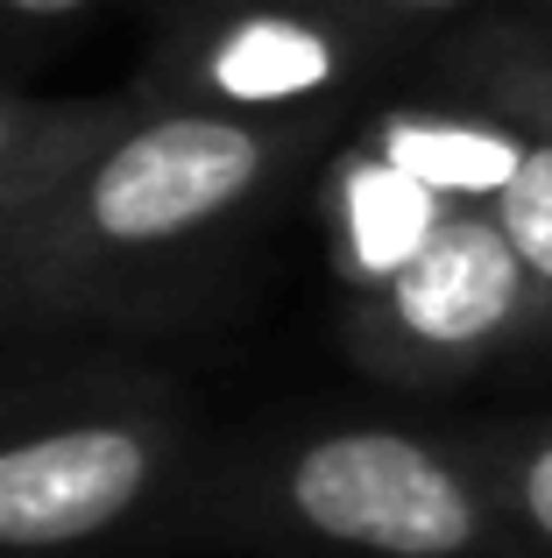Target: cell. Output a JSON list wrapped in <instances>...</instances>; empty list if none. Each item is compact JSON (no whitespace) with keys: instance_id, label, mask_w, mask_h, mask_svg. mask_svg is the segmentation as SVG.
<instances>
[{"instance_id":"30bf717a","label":"cell","mask_w":552,"mask_h":558,"mask_svg":"<svg viewBox=\"0 0 552 558\" xmlns=\"http://www.w3.org/2000/svg\"><path fill=\"white\" fill-rule=\"evenodd\" d=\"M511 509L539 545H552V432L511 466Z\"/></svg>"},{"instance_id":"7a4b0ae2","label":"cell","mask_w":552,"mask_h":558,"mask_svg":"<svg viewBox=\"0 0 552 558\" xmlns=\"http://www.w3.org/2000/svg\"><path fill=\"white\" fill-rule=\"evenodd\" d=\"M375 312H383L389 354L418 368H460L545 318L552 304L489 205H446L425 247L375 283Z\"/></svg>"},{"instance_id":"277c9868","label":"cell","mask_w":552,"mask_h":558,"mask_svg":"<svg viewBox=\"0 0 552 558\" xmlns=\"http://www.w3.org/2000/svg\"><path fill=\"white\" fill-rule=\"evenodd\" d=\"M156 474L135 424H64L0 446V545L50 551L121 523Z\"/></svg>"},{"instance_id":"7c38bea8","label":"cell","mask_w":552,"mask_h":558,"mask_svg":"<svg viewBox=\"0 0 552 558\" xmlns=\"http://www.w3.org/2000/svg\"><path fill=\"white\" fill-rule=\"evenodd\" d=\"M383 8H418V14H446V8H468V0H383Z\"/></svg>"},{"instance_id":"52a82bcc","label":"cell","mask_w":552,"mask_h":558,"mask_svg":"<svg viewBox=\"0 0 552 558\" xmlns=\"http://www.w3.org/2000/svg\"><path fill=\"white\" fill-rule=\"evenodd\" d=\"M326 78H333V43L304 22H284V14H255V22L227 28L213 50V85L227 99H255V107L304 99Z\"/></svg>"},{"instance_id":"6da1fadb","label":"cell","mask_w":552,"mask_h":558,"mask_svg":"<svg viewBox=\"0 0 552 558\" xmlns=\"http://www.w3.org/2000/svg\"><path fill=\"white\" fill-rule=\"evenodd\" d=\"M284 509L312 537L369 558H468L489 537L482 488L411 432H326L284 466Z\"/></svg>"},{"instance_id":"3957f363","label":"cell","mask_w":552,"mask_h":558,"mask_svg":"<svg viewBox=\"0 0 552 558\" xmlns=\"http://www.w3.org/2000/svg\"><path fill=\"white\" fill-rule=\"evenodd\" d=\"M269 163V142L249 121L170 113L135 128L85 178V227L113 247H170L241 205Z\"/></svg>"},{"instance_id":"ba28073f","label":"cell","mask_w":552,"mask_h":558,"mask_svg":"<svg viewBox=\"0 0 552 558\" xmlns=\"http://www.w3.org/2000/svg\"><path fill=\"white\" fill-rule=\"evenodd\" d=\"M489 213H496V227L511 233V247L525 255L531 283H539L545 304H552V135L531 128L525 156H517L511 184L489 198Z\"/></svg>"},{"instance_id":"5b68a950","label":"cell","mask_w":552,"mask_h":558,"mask_svg":"<svg viewBox=\"0 0 552 558\" xmlns=\"http://www.w3.org/2000/svg\"><path fill=\"white\" fill-rule=\"evenodd\" d=\"M531 128H489V121H432V113H389L375 156H389L397 170H411L418 184H432L446 205H489L511 184L517 156H525Z\"/></svg>"},{"instance_id":"9c48e42d","label":"cell","mask_w":552,"mask_h":558,"mask_svg":"<svg viewBox=\"0 0 552 558\" xmlns=\"http://www.w3.org/2000/svg\"><path fill=\"white\" fill-rule=\"evenodd\" d=\"M489 99L503 121L552 135V43H496L489 50Z\"/></svg>"},{"instance_id":"4fadbf2b","label":"cell","mask_w":552,"mask_h":558,"mask_svg":"<svg viewBox=\"0 0 552 558\" xmlns=\"http://www.w3.org/2000/svg\"><path fill=\"white\" fill-rule=\"evenodd\" d=\"M8 163H14V113L0 107V170H8Z\"/></svg>"},{"instance_id":"8fae6325","label":"cell","mask_w":552,"mask_h":558,"mask_svg":"<svg viewBox=\"0 0 552 558\" xmlns=\"http://www.w3.org/2000/svg\"><path fill=\"white\" fill-rule=\"evenodd\" d=\"M0 8H14V14H36V22H57V14H79V8H93V0H0Z\"/></svg>"},{"instance_id":"8992f818","label":"cell","mask_w":552,"mask_h":558,"mask_svg":"<svg viewBox=\"0 0 552 558\" xmlns=\"http://www.w3.org/2000/svg\"><path fill=\"white\" fill-rule=\"evenodd\" d=\"M446 219V198L432 184H418L411 170H397L389 156H361L340 178V241H347V269L383 283L389 269L425 247V233Z\"/></svg>"}]
</instances>
